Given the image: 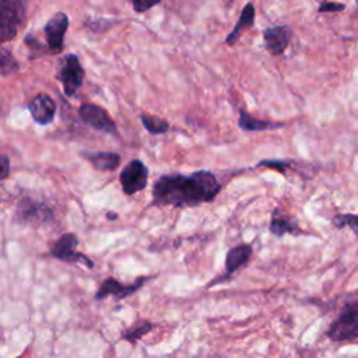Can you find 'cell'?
I'll use <instances>...</instances> for the list:
<instances>
[{
	"mask_svg": "<svg viewBox=\"0 0 358 358\" xmlns=\"http://www.w3.org/2000/svg\"><path fill=\"white\" fill-rule=\"evenodd\" d=\"M141 124L150 134H164L169 130V123L158 116H154L151 113H141L140 115Z\"/></svg>",
	"mask_w": 358,
	"mask_h": 358,
	"instance_id": "ac0fdd59",
	"label": "cell"
},
{
	"mask_svg": "<svg viewBox=\"0 0 358 358\" xmlns=\"http://www.w3.org/2000/svg\"><path fill=\"white\" fill-rule=\"evenodd\" d=\"M84 77H85V71L78 56L74 53H67L63 57L56 74V78L63 85L64 95L69 98H73L76 92L81 88Z\"/></svg>",
	"mask_w": 358,
	"mask_h": 358,
	"instance_id": "277c9868",
	"label": "cell"
},
{
	"mask_svg": "<svg viewBox=\"0 0 358 358\" xmlns=\"http://www.w3.org/2000/svg\"><path fill=\"white\" fill-rule=\"evenodd\" d=\"M78 246V238L76 234L73 232H67L63 234L50 248L49 255L57 260L66 262V263H80L84 264L87 268H92L94 267V262L87 257L84 253L77 252Z\"/></svg>",
	"mask_w": 358,
	"mask_h": 358,
	"instance_id": "ba28073f",
	"label": "cell"
},
{
	"mask_svg": "<svg viewBox=\"0 0 358 358\" xmlns=\"http://www.w3.org/2000/svg\"><path fill=\"white\" fill-rule=\"evenodd\" d=\"M162 0H133V10L138 14L145 13L159 4Z\"/></svg>",
	"mask_w": 358,
	"mask_h": 358,
	"instance_id": "cb8c5ba5",
	"label": "cell"
},
{
	"mask_svg": "<svg viewBox=\"0 0 358 358\" xmlns=\"http://www.w3.org/2000/svg\"><path fill=\"white\" fill-rule=\"evenodd\" d=\"M20 70V63L14 57L10 49L1 46L0 48V74L3 77H7L13 73H17Z\"/></svg>",
	"mask_w": 358,
	"mask_h": 358,
	"instance_id": "d6986e66",
	"label": "cell"
},
{
	"mask_svg": "<svg viewBox=\"0 0 358 358\" xmlns=\"http://www.w3.org/2000/svg\"><path fill=\"white\" fill-rule=\"evenodd\" d=\"M119 182L124 194L138 193L148 185V168L141 159L133 158L120 171Z\"/></svg>",
	"mask_w": 358,
	"mask_h": 358,
	"instance_id": "52a82bcc",
	"label": "cell"
},
{
	"mask_svg": "<svg viewBox=\"0 0 358 358\" xmlns=\"http://www.w3.org/2000/svg\"><path fill=\"white\" fill-rule=\"evenodd\" d=\"M238 126L245 131H267V130H278L284 127L285 123L257 119V117H253L248 110L239 109Z\"/></svg>",
	"mask_w": 358,
	"mask_h": 358,
	"instance_id": "e0dca14e",
	"label": "cell"
},
{
	"mask_svg": "<svg viewBox=\"0 0 358 358\" xmlns=\"http://www.w3.org/2000/svg\"><path fill=\"white\" fill-rule=\"evenodd\" d=\"M270 232L275 236H284L285 234L291 235H301L302 229L295 217L285 214L278 207L273 211L270 220Z\"/></svg>",
	"mask_w": 358,
	"mask_h": 358,
	"instance_id": "5bb4252c",
	"label": "cell"
},
{
	"mask_svg": "<svg viewBox=\"0 0 358 358\" xmlns=\"http://www.w3.org/2000/svg\"><path fill=\"white\" fill-rule=\"evenodd\" d=\"M252 253H253V248L249 243H241V245L231 248L225 256V273L222 275L217 277L215 280H213L207 285V288L231 280L232 274L236 273L242 266H245L249 262Z\"/></svg>",
	"mask_w": 358,
	"mask_h": 358,
	"instance_id": "30bf717a",
	"label": "cell"
},
{
	"mask_svg": "<svg viewBox=\"0 0 358 358\" xmlns=\"http://www.w3.org/2000/svg\"><path fill=\"white\" fill-rule=\"evenodd\" d=\"M147 280H148V277H140L133 284H123L113 277H108L102 281L101 287L98 288V291L95 294V299L99 301L109 295H113L116 301H122V299L133 295L137 289H140L147 282Z\"/></svg>",
	"mask_w": 358,
	"mask_h": 358,
	"instance_id": "8fae6325",
	"label": "cell"
},
{
	"mask_svg": "<svg viewBox=\"0 0 358 358\" xmlns=\"http://www.w3.org/2000/svg\"><path fill=\"white\" fill-rule=\"evenodd\" d=\"M28 110L35 123L41 126H48L55 120L57 108H56V102L50 95L41 92L29 101Z\"/></svg>",
	"mask_w": 358,
	"mask_h": 358,
	"instance_id": "7c38bea8",
	"label": "cell"
},
{
	"mask_svg": "<svg viewBox=\"0 0 358 358\" xmlns=\"http://www.w3.org/2000/svg\"><path fill=\"white\" fill-rule=\"evenodd\" d=\"M255 15H256V11H255L253 3H250V1L246 3V4L243 6L241 14H239L238 21L235 22V25H234V28H232V31H231V32L227 35V38H225V43H227L228 46H234L235 43H238V41L241 39L242 34H243L246 29H249V28L253 27V24H255Z\"/></svg>",
	"mask_w": 358,
	"mask_h": 358,
	"instance_id": "9a60e30c",
	"label": "cell"
},
{
	"mask_svg": "<svg viewBox=\"0 0 358 358\" xmlns=\"http://www.w3.org/2000/svg\"><path fill=\"white\" fill-rule=\"evenodd\" d=\"M357 1H358V0H357Z\"/></svg>",
	"mask_w": 358,
	"mask_h": 358,
	"instance_id": "83f0119b",
	"label": "cell"
},
{
	"mask_svg": "<svg viewBox=\"0 0 358 358\" xmlns=\"http://www.w3.org/2000/svg\"><path fill=\"white\" fill-rule=\"evenodd\" d=\"M70 25V18L66 13L57 11L53 14L43 27L46 35V45L50 53H60L64 48V35Z\"/></svg>",
	"mask_w": 358,
	"mask_h": 358,
	"instance_id": "9c48e42d",
	"label": "cell"
},
{
	"mask_svg": "<svg viewBox=\"0 0 358 358\" xmlns=\"http://www.w3.org/2000/svg\"><path fill=\"white\" fill-rule=\"evenodd\" d=\"M53 218L55 215L50 207H48L45 203L32 200L29 197H24L18 201L15 214H14L15 222L22 225H32V227L46 225L52 222Z\"/></svg>",
	"mask_w": 358,
	"mask_h": 358,
	"instance_id": "5b68a950",
	"label": "cell"
},
{
	"mask_svg": "<svg viewBox=\"0 0 358 358\" xmlns=\"http://www.w3.org/2000/svg\"><path fill=\"white\" fill-rule=\"evenodd\" d=\"M221 183L211 171L200 169L190 175H161L152 185V204L171 207H196L213 201Z\"/></svg>",
	"mask_w": 358,
	"mask_h": 358,
	"instance_id": "6da1fadb",
	"label": "cell"
},
{
	"mask_svg": "<svg viewBox=\"0 0 358 358\" xmlns=\"http://www.w3.org/2000/svg\"><path fill=\"white\" fill-rule=\"evenodd\" d=\"M81 157L87 159L96 171L113 172L119 168L122 158L113 151H98V152H81Z\"/></svg>",
	"mask_w": 358,
	"mask_h": 358,
	"instance_id": "2e32d148",
	"label": "cell"
},
{
	"mask_svg": "<svg viewBox=\"0 0 358 358\" xmlns=\"http://www.w3.org/2000/svg\"><path fill=\"white\" fill-rule=\"evenodd\" d=\"M257 166H267L270 169L278 171L280 173H285L287 169L292 168V161L288 159H263L257 162Z\"/></svg>",
	"mask_w": 358,
	"mask_h": 358,
	"instance_id": "603a6c76",
	"label": "cell"
},
{
	"mask_svg": "<svg viewBox=\"0 0 358 358\" xmlns=\"http://www.w3.org/2000/svg\"><path fill=\"white\" fill-rule=\"evenodd\" d=\"M327 337L331 341H351L358 338V299L345 303L337 317L330 323Z\"/></svg>",
	"mask_w": 358,
	"mask_h": 358,
	"instance_id": "7a4b0ae2",
	"label": "cell"
},
{
	"mask_svg": "<svg viewBox=\"0 0 358 358\" xmlns=\"http://www.w3.org/2000/svg\"><path fill=\"white\" fill-rule=\"evenodd\" d=\"M24 43L25 46L28 48L29 50V59H38L41 56H43L48 50H49V46L45 45L43 42H41L35 35L32 34H27L24 36ZM50 52V50H49Z\"/></svg>",
	"mask_w": 358,
	"mask_h": 358,
	"instance_id": "44dd1931",
	"label": "cell"
},
{
	"mask_svg": "<svg viewBox=\"0 0 358 358\" xmlns=\"http://www.w3.org/2000/svg\"><path fill=\"white\" fill-rule=\"evenodd\" d=\"M331 224L337 229H343L345 227L351 228L358 238V215L357 214H337L331 218Z\"/></svg>",
	"mask_w": 358,
	"mask_h": 358,
	"instance_id": "7402d4cb",
	"label": "cell"
},
{
	"mask_svg": "<svg viewBox=\"0 0 358 358\" xmlns=\"http://www.w3.org/2000/svg\"><path fill=\"white\" fill-rule=\"evenodd\" d=\"M78 116L83 123L92 127L94 130L119 137V130L115 120L102 106L92 102H84L78 108Z\"/></svg>",
	"mask_w": 358,
	"mask_h": 358,
	"instance_id": "8992f818",
	"label": "cell"
},
{
	"mask_svg": "<svg viewBox=\"0 0 358 358\" xmlns=\"http://www.w3.org/2000/svg\"><path fill=\"white\" fill-rule=\"evenodd\" d=\"M106 218H108V220H116V218H117V214L109 211V213H106Z\"/></svg>",
	"mask_w": 358,
	"mask_h": 358,
	"instance_id": "4316f807",
	"label": "cell"
},
{
	"mask_svg": "<svg viewBox=\"0 0 358 358\" xmlns=\"http://www.w3.org/2000/svg\"><path fill=\"white\" fill-rule=\"evenodd\" d=\"M28 0H0V41H13L24 24Z\"/></svg>",
	"mask_w": 358,
	"mask_h": 358,
	"instance_id": "3957f363",
	"label": "cell"
},
{
	"mask_svg": "<svg viewBox=\"0 0 358 358\" xmlns=\"http://www.w3.org/2000/svg\"><path fill=\"white\" fill-rule=\"evenodd\" d=\"M345 6L343 3L336 1H323L319 6V13H334V11H343Z\"/></svg>",
	"mask_w": 358,
	"mask_h": 358,
	"instance_id": "d4e9b609",
	"label": "cell"
},
{
	"mask_svg": "<svg viewBox=\"0 0 358 358\" xmlns=\"http://www.w3.org/2000/svg\"><path fill=\"white\" fill-rule=\"evenodd\" d=\"M10 159L7 157V154H1V180L7 179L8 178V173H10Z\"/></svg>",
	"mask_w": 358,
	"mask_h": 358,
	"instance_id": "484cf974",
	"label": "cell"
},
{
	"mask_svg": "<svg viewBox=\"0 0 358 358\" xmlns=\"http://www.w3.org/2000/svg\"><path fill=\"white\" fill-rule=\"evenodd\" d=\"M152 329V323L148 320L140 322L137 324H134L133 327H130L129 330H126L124 333H122V338L129 341V343H136L137 340H140L143 336H145L147 333H150Z\"/></svg>",
	"mask_w": 358,
	"mask_h": 358,
	"instance_id": "ffe728a7",
	"label": "cell"
},
{
	"mask_svg": "<svg viewBox=\"0 0 358 358\" xmlns=\"http://www.w3.org/2000/svg\"><path fill=\"white\" fill-rule=\"evenodd\" d=\"M292 29L288 25H275L266 28L263 31V42L266 50L273 55L278 56L284 53V50L288 48L291 41Z\"/></svg>",
	"mask_w": 358,
	"mask_h": 358,
	"instance_id": "4fadbf2b",
	"label": "cell"
}]
</instances>
